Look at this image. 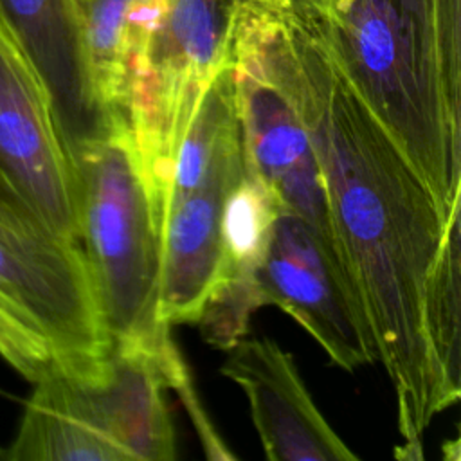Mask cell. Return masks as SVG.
<instances>
[{
    "label": "cell",
    "mask_w": 461,
    "mask_h": 461,
    "mask_svg": "<svg viewBox=\"0 0 461 461\" xmlns=\"http://www.w3.org/2000/svg\"><path fill=\"white\" fill-rule=\"evenodd\" d=\"M297 101L315 151L339 252L396 391L398 457L421 459L439 414L423 337V292L447 216L351 86L328 41L317 0H286Z\"/></svg>",
    "instance_id": "1"
},
{
    "label": "cell",
    "mask_w": 461,
    "mask_h": 461,
    "mask_svg": "<svg viewBox=\"0 0 461 461\" xmlns=\"http://www.w3.org/2000/svg\"><path fill=\"white\" fill-rule=\"evenodd\" d=\"M331 50L441 212L461 198V0H317Z\"/></svg>",
    "instance_id": "2"
},
{
    "label": "cell",
    "mask_w": 461,
    "mask_h": 461,
    "mask_svg": "<svg viewBox=\"0 0 461 461\" xmlns=\"http://www.w3.org/2000/svg\"><path fill=\"white\" fill-rule=\"evenodd\" d=\"M81 148L72 164L79 184V245L112 346L149 353L176 389L187 367L160 319L164 212L122 113Z\"/></svg>",
    "instance_id": "3"
},
{
    "label": "cell",
    "mask_w": 461,
    "mask_h": 461,
    "mask_svg": "<svg viewBox=\"0 0 461 461\" xmlns=\"http://www.w3.org/2000/svg\"><path fill=\"white\" fill-rule=\"evenodd\" d=\"M110 349L81 245L0 175V357L36 384L95 378Z\"/></svg>",
    "instance_id": "4"
},
{
    "label": "cell",
    "mask_w": 461,
    "mask_h": 461,
    "mask_svg": "<svg viewBox=\"0 0 461 461\" xmlns=\"http://www.w3.org/2000/svg\"><path fill=\"white\" fill-rule=\"evenodd\" d=\"M229 67L245 166L342 263L321 167L299 110V61L285 2H234Z\"/></svg>",
    "instance_id": "5"
},
{
    "label": "cell",
    "mask_w": 461,
    "mask_h": 461,
    "mask_svg": "<svg viewBox=\"0 0 461 461\" xmlns=\"http://www.w3.org/2000/svg\"><path fill=\"white\" fill-rule=\"evenodd\" d=\"M232 14L234 0H166L130 77L122 115L162 211L189 119L227 65Z\"/></svg>",
    "instance_id": "6"
},
{
    "label": "cell",
    "mask_w": 461,
    "mask_h": 461,
    "mask_svg": "<svg viewBox=\"0 0 461 461\" xmlns=\"http://www.w3.org/2000/svg\"><path fill=\"white\" fill-rule=\"evenodd\" d=\"M261 304L295 319L330 360L355 371L380 362L360 297L340 259L299 216L281 209L258 270Z\"/></svg>",
    "instance_id": "7"
},
{
    "label": "cell",
    "mask_w": 461,
    "mask_h": 461,
    "mask_svg": "<svg viewBox=\"0 0 461 461\" xmlns=\"http://www.w3.org/2000/svg\"><path fill=\"white\" fill-rule=\"evenodd\" d=\"M0 175L59 234L79 243V184L47 90L0 27Z\"/></svg>",
    "instance_id": "8"
},
{
    "label": "cell",
    "mask_w": 461,
    "mask_h": 461,
    "mask_svg": "<svg viewBox=\"0 0 461 461\" xmlns=\"http://www.w3.org/2000/svg\"><path fill=\"white\" fill-rule=\"evenodd\" d=\"M133 407L108 364L95 378L50 376L32 384L7 461H131Z\"/></svg>",
    "instance_id": "9"
},
{
    "label": "cell",
    "mask_w": 461,
    "mask_h": 461,
    "mask_svg": "<svg viewBox=\"0 0 461 461\" xmlns=\"http://www.w3.org/2000/svg\"><path fill=\"white\" fill-rule=\"evenodd\" d=\"M0 27L40 76L70 158L112 124L90 77L79 0H0Z\"/></svg>",
    "instance_id": "10"
},
{
    "label": "cell",
    "mask_w": 461,
    "mask_h": 461,
    "mask_svg": "<svg viewBox=\"0 0 461 461\" xmlns=\"http://www.w3.org/2000/svg\"><path fill=\"white\" fill-rule=\"evenodd\" d=\"M221 373L249 398L254 427L270 461H357L324 420L288 351L268 337H243Z\"/></svg>",
    "instance_id": "11"
},
{
    "label": "cell",
    "mask_w": 461,
    "mask_h": 461,
    "mask_svg": "<svg viewBox=\"0 0 461 461\" xmlns=\"http://www.w3.org/2000/svg\"><path fill=\"white\" fill-rule=\"evenodd\" d=\"M243 166L238 130L223 142L202 182L166 207L158 304L169 328L196 324L202 315L220 265L225 198Z\"/></svg>",
    "instance_id": "12"
},
{
    "label": "cell",
    "mask_w": 461,
    "mask_h": 461,
    "mask_svg": "<svg viewBox=\"0 0 461 461\" xmlns=\"http://www.w3.org/2000/svg\"><path fill=\"white\" fill-rule=\"evenodd\" d=\"M281 209L265 182L243 166L241 176L225 198L220 265L196 322L203 339L218 349H229L243 339L252 313L263 306L258 270Z\"/></svg>",
    "instance_id": "13"
},
{
    "label": "cell",
    "mask_w": 461,
    "mask_h": 461,
    "mask_svg": "<svg viewBox=\"0 0 461 461\" xmlns=\"http://www.w3.org/2000/svg\"><path fill=\"white\" fill-rule=\"evenodd\" d=\"M461 198L447 216L445 234L423 292V337L439 412L461 393V288H459Z\"/></svg>",
    "instance_id": "14"
},
{
    "label": "cell",
    "mask_w": 461,
    "mask_h": 461,
    "mask_svg": "<svg viewBox=\"0 0 461 461\" xmlns=\"http://www.w3.org/2000/svg\"><path fill=\"white\" fill-rule=\"evenodd\" d=\"M140 0H79L86 59L95 95L110 113H122L137 54Z\"/></svg>",
    "instance_id": "15"
},
{
    "label": "cell",
    "mask_w": 461,
    "mask_h": 461,
    "mask_svg": "<svg viewBox=\"0 0 461 461\" xmlns=\"http://www.w3.org/2000/svg\"><path fill=\"white\" fill-rule=\"evenodd\" d=\"M238 130L240 122L234 103V85L227 59V65L216 74L200 97L184 131L175 158L166 207L202 182L223 142Z\"/></svg>",
    "instance_id": "16"
},
{
    "label": "cell",
    "mask_w": 461,
    "mask_h": 461,
    "mask_svg": "<svg viewBox=\"0 0 461 461\" xmlns=\"http://www.w3.org/2000/svg\"><path fill=\"white\" fill-rule=\"evenodd\" d=\"M234 2H243V4H256V5H277V4H283L285 0H234Z\"/></svg>",
    "instance_id": "17"
},
{
    "label": "cell",
    "mask_w": 461,
    "mask_h": 461,
    "mask_svg": "<svg viewBox=\"0 0 461 461\" xmlns=\"http://www.w3.org/2000/svg\"><path fill=\"white\" fill-rule=\"evenodd\" d=\"M4 454H5V448H4V445L0 443V461L4 459Z\"/></svg>",
    "instance_id": "18"
}]
</instances>
